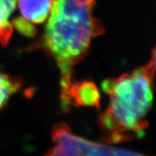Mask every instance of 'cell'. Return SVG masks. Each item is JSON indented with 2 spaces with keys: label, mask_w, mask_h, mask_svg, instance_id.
Instances as JSON below:
<instances>
[{
  "label": "cell",
  "mask_w": 156,
  "mask_h": 156,
  "mask_svg": "<svg viewBox=\"0 0 156 156\" xmlns=\"http://www.w3.org/2000/svg\"><path fill=\"white\" fill-rule=\"evenodd\" d=\"M154 69L150 62L132 73L103 81L102 89L109 97L108 106L99 118L105 144L144 136L154 100Z\"/></svg>",
  "instance_id": "7a4b0ae2"
},
{
  "label": "cell",
  "mask_w": 156,
  "mask_h": 156,
  "mask_svg": "<svg viewBox=\"0 0 156 156\" xmlns=\"http://www.w3.org/2000/svg\"><path fill=\"white\" fill-rule=\"evenodd\" d=\"M100 93L93 83L89 81L77 82L74 80L67 94L62 99L63 109L71 106H92L99 107Z\"/></svg>",
  "instance_id": "277c9868"
},
{
  "label": "cell",
  "mask_w": 156,
  "mask_h": 156,
  "mask_svg": "<svg viewBox=\"0 0 156 156\" xmlns=\"http://www.w3.org/2000/svg\"><path fill=\"white\" fill-rule=\"evenodd\" d=\"M52 139L54 146L45 156H147L77 136L64 123L54 126Z\"/></svg>",
  "instance_id": "3957f363"
},
{
  "label": "cell",
  "mask_w": 156,
  "mask_h": 156,
  "mask_svg": "<svg viewBox=\"0 0 156 156\" xmlns=\"http://www.w3.org/2000/svg\"><path fill=\"white\" fill-rule=\"evenodd\" d=\"M22 85L21 78L0 72V110L6 106L11 96L20 90Z\"/></svg>",
  "instance_id": "52a82bcc"
},
{
  "label": "cell",
  "mask_w": 156,
  "mask_h": 156,
  "mask_svg": "<svg viewBox=\"0 0 156 156\" xmlns=\"http://www.w3.org/2000/svg\"><path fill=\"white\" fill-rule=\"evenodd\" d=\"M22 18L31 24H41L49 15L53 0H19Z\"/></svg>",
  "instance_id": "5b68a950"
},
{
  "label": "cell",
  "mask_w": 156,
  "mask_h": 156,
  "mask_svg": "<svg viewBox=\"0 0 156 156\" xmlns=\"http://www.w3.org/2000/svg\"><path fill=\"white\" fill-rule=\"evenodd\" d=\"M154 71H156V45L151 50V61Z\"/></svg>",
  "instance_id": "9c48e42d"
},
{
  "label": "cell",
  "mask_w": 156,
  "mask_h": 156,
  "mask_svg": "<svg viewBox=\"0 0 156 156\" xmlns=\"http://www.w3.org/2000/svg\"><path fill=\"white\" fill-rule=\"evenodd\" d=\"M13 27H15L20 33L23 34L28 37H33L36 34V29L33 27V25L25 20L23 18H18V19L13 20Z\"/></svg>",
  "instance_id": "ba28073f"
},
{
  "label": "cell",
  "mask_w": 156,
  "mask_h": 156,
  "mask_svg": "<svg viewBox=\"0 0 156 156\" xmlns=\"http://www.w3.org/2000/svg\"><path fill=\"white\" fill-rule=\"evenodd\" d=\"M19 0H0V44L6 46L13 34L14 27L10 16L15 11Z\"/></svg>",
  "instance_id": "8992f818"
},
{
  "label": "cell",
  "mask_w": 156,
  "mask_h": 156,
  "mask_svg": "<svg viewBox=\"0 0 156 156\" xmlns=\"http://www.w3.org/2000/svg\"><path fill=\"white\" fill-rule=\"evenodd\" d=\"M95 3V0H53L43 34L33 45L55 61L61 73V99L74 81L73 68L87 55L92 40L105 32L93 15Z\"/></svg>",
  "instance_id": "6da1fadb"
}]
</instances>
